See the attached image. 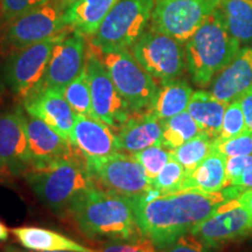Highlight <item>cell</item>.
Wrapping results in <instances>:
<instances>
[{
  "mask_svg": "<svg viewBox=\"0 0 252 252\" xmlns=\"http://www.w3.org/2000/svg\"><path fill=\"white\" fill-rule=\"evenodd\" d=\"M161 145L167 150H174L187 143L188 140L197 137L198 134L203 133L188 111H184L168 119H163L161 121Z\"/></svg>",
  "mask_w": 252,
  "mask_h": 252,
  "instance_id": "cell-27",
  "label": "cell"
},
{
  "mask_svg": "<svg viewBox=\"0 0 252 252\" xmlns=\"http://www.w3.org/2000/svg\"><path fill=\"white\" fill-rule=\"evenodd\" d=\"M0 157L12 176H24L33 166L23 109L0 112Z\"/></svg>",
  "mask_w": 252,
  "mask_h": 252,
  "instance_id": "cell-15",
  "label": "cell"
},
{
  "mask_svg": "<svg viewBox=\"0 0 252 252\" xmlns=\"http://www.w3.org/2000/svg\"><path fill=\"white\" fill-rule=\"evenodd\" d=\"M220 0H156L150 28L186 43Z\"/></svg>",
  "mask_w": 252,
  "mask_h": 252,
  "instance_id": "cell-11",
  "label": "cell"
},
{
  "mask_svg": "<svg viewBox=\"0 0 252 252\" xmlns=\"http://www.w3.org/2000/svg\"><path fill=\"white\" fill-rule=\"evenodd\" d=\"M2 252H76V251H33V250H27V249H20L13 245H8L2 249Z\"/></svg>",
  "mask_w": 252,
  "mask_h": 252,
  "instance_id": "cell-41",
  "label": "cell"
},
{
  "mask_svg": "<svg viewBox=\"0 0 252 252\" xmlns=\"http://www.w3.org/2000/svg\"><path fill=\"white\" fill-rule=\"evenodd\" d=\"M68 213L88 237L108 241L144 239L130 197L93 186L72 202Z\"/></svg>",
  "mask_w": 252,
  "mask_h": 252,
  "instance_id": "cell-2",
  "label": "cell"
},
{
  "mask_svg": "<svg viewBox=\"0 0 252 252\" xmlns=\"http://www.w3.org/2000/svg\"><path fill=\"white\" fill-rule=\"evenodd\" d=\"M228 200L223 190L206 193L194 189L151 200L131 198L141 236L158 251L190 232Z\"/></svg>",
  "mask_w": 252,
  "mask_h": 252,
  "instance_id": "cell-1",
  "label": "cell"
},
{
  "mask_svg": "<svg viewBox=\"0 0 252 252\" xmlns=\"http://www.w3.org/2000/svg\"><path fill=\"white\" fill-rule=\"evenodd\" d=\"M69 143L80 151L84 159L112 156L119 152L117 134L113 133L110 126L81 115L76 116Z\"/></svg>",
  "mask_w": 252,
  "mask_h": 252,
  "instance_id": "cell-17",
  "label": "cell"
},
{
  "mask_svg": "<svg viewBox=\"0 0 252 252\" xmlns=\"http://www.w3.org/2000/svg\"><path fill=\"white\" fill-rule=\"evenodd\" d=\"M239 49L241 43L230 34L220 7L214 9L186 42V63L191 80L198 87L210 86Z\"/></svg>",
  "mask_w": 252,
  "mask_h": 252,
  "instance_id": "cell-4",
  "label": "cell"
},
{
  "mask_svg": "<svg viewBox=\"0 0 252 252\" xmlns=\"http://www.w3.org/2000/svg\"><path fill=\"white\" fill-rule=\"evenodd\" d=\"M27 184L41 201L56 214H64L80 195L94 182L74 153L46 162H35L25 173Z\"/></svg>",
  "mask_w": 252,
  "mask_h": 252,
  "instance_id": "cell-3",
  "label": "cell"
},
{
  "mask_svg": "<svg viewBox=\"0 0 252 252\" xmlns=\"http://www.w3.org/2000/svg\"><path fill=\"white\" fill-rule=\"evenodd\" d=\"M20 245L33 251L98 252L82 245L67 236L39 226H20L11 230Z\"/></svg>",
  "mask_w": 252,
  "mask_h": 252,
  "instance_id": "cell-23",
  "label": "cell"
},
{
  "mask_svg": "<svg viewBox=\"0 0 252 252\" xmlns=\"http://www.w3.org/2000/svg\"><path fill=\"white\" fill-rule=\"evenodd\" d=\"M58 1L60 2V5H61L62 7L64 8V11H65V8L69 7V6H70L72 2L76 1V0H58Z\"/></svg>",
  "mask_w": 252,
  "mask_h": 252,
  "instance_id": "cell-44",
  "label": "cell"
},
{
  "mask_svg": "<svg viewBox=\"0 0 252 252\" xmlns=\"http://www.w3.org/2000/svg\"><path fill=\"white\" fill-rule=\"evenodd\" d=\"M9 237V230L4 223L0 222V242L7 241Z\"/></svg>",
  "mask_w": 252,
  "mask_h": 252,
  "instance_id": "cell-42",
  "label": "cell"
},
{
  "mask_svg": "<svg viewBox=\"0 0 252 252\" xmlns=\"http://www.w3.org/2000/svg\"><path fill=\"white\" fill-rule=\"evenodd\" d=\"M98 252H156V248L145 238L139 242L109 241Z\"/></svg>",
  "mask_w": 252,
  "mask_h": 252,
  "instance_id": "cell-36",
  "label": "cell"
},
{
  "mask_svg": "<svg viewBox=\"0 0 252 252\" xmlns=\"http://www.w3.org/2000/svg\"><path fill=\"white\" fill-rule=\"evenodd\" d=\"M252 168V154L251 156H236L229 157L226 159V176H228V186L232 184L238 176L244 172Z\"/></svg>",
  "mask_w": 252,
  "mask_h": 252,
  "instance_id": "cell-37",
  "label": "cell"
},
{
  "mask_svg": "<svg viewBox=\"0 0 252 252\" xmlns=\"http://www.w3.org/2000/svg\"><path fill=\"white\" fill-rule=\"evenodd\" d=\"M8 175H11V174H9L7 167H6L5 162L2 161L1 157H0V180H2V179H6Z\"/></svg>",
  "mask_w": 252,
  "mask_h": 252,
  "instance_id": "cell-43",
  "label": "cell"
},
{
  "mask_svg": "<svg viewBox=\"0 0 252 252\" xmlns=\"http://www.w3.org/2000/svg\"><path fill=\"white\" fill-rule=\"evenodd\" d=\"M214 149L226 158L236 156H251L252 154V133H245L231 139H216L214 140Z\"/></svg>",
  "mask_w": 252,
  "mask_h": 252,
  "instance_id": "cell-34",
  "label": "cell"
},
{
  "mask_svg": "<svg viewBox=\"0 0 252 252\" xmlns=\"http://www.w3.org/2000/svg\"><path fill=\"white\" fill-rule=\"evenodd\" d=\"M236 198H238L239 202H242L245 207H247V209L252 215V188L245 189V190L242 191Z\"/></svg>",
  "mask_w": 252,
  "mask_h": 252,
  "instance_id": "cell-40",
  "label": "cell"
},
{
  "mask_svg": "<svg viewBox=\"0 0 252 252\" xmlns=\"http://www.w3.org/2000/svg\"><path fill=\"white\" fill-rule=\"evenodd\" d=\"M226 27L241 45H252V0H220Z\"/></svg>",
  "mask_w": 252,
  "mask_h": 252,
  "instance_id": "cell-26",
  "label": "cell"
},
{
  "mask_svg": "<svg viewBox=\"0 0 252 252\" xmlns=\"http://www.w3.org/2000/svg\"><path fill=\"white\" fill-rule=\"evenodd\" d=\"M86 71L94 119L119 130L130 119L132 111L113 84L99 52L93 46L87 50Z\"/></svg>",
  "mask_w": 252,
  "mask_h": 252,
  "instance_id": "cell-12",
  "label": "cell"
},
{
  "mask_svg": "<svg viewBox=\"0 0 252 252\" xmlns=\"http://www.w3.org/2000/svg\"><path fill=\"white\" fill-rule=\"evenodd\" d=\"M193 93L191 87L185 80L175 78L160 82L147 113L159 121H163L187 111Z\"/></svg>",
  "mask_w": 252,
  "mask_h": 252,
  "instance_id": "cell-21",
  "label": "cell"
},
{
  "mask_svg": "<svg viewBox=\"0 0 252 252\" xmlns=\"http://www.w3.org/2000/svg\"><path fill=\"white\" fill-rule=\"evenodd\" d=\"M87 50L86 36L72 30L69 32L53 49L43 89L50 88L63 91L86 68Z\"/></svg>",
  "mask_w": 252,
  "mask_h": 252,
  "instance_id": "cell-14",
  "label": "cell"
},
{
  "mask_svg": "<svg viewBox=\"0 0 252 252\" xmlns=\"http://www.w3.org/2000/svg\"><path fill=\"white\" fill-rule=\"evenodd\" d=\"M68 28L64 20V8L58 0H50L39 8L33 9L5 25L1 35L4 52L26 48L34 43L58 35Z\"/></svg>",
  "mask_w": 252,
  "mask_h": 252,
  "instance_id": "cell-8",
  "label": "cell"
},
{
  "mask_svg": "<svg viewBox=\"0 0 252 252\" xmlns=\"http://www.w3.org/2000/svg\"><path fill=\"white\" fill-rule=\"evenodd\" d=\"M186 174L187 172L181 163H179L174 158L171 157L161 172L152 181V186L153 188L159 190L161 195L178 193V191H181Z\"/></svg>",
  "mask_w": 252,
  "mask_h": 252,
  "instance_id": "cell-30",
  "label": "cell"
},
{
  "mask_svg": "<svg viewBox=\"0 0 252 252\" xmlns=\"http://www.w3.org/2000/svg\"><path fill=\"white\" fill-rule=\"evenodd\" d=\"M24 124L34 163L46 162L71 153V145L41 119L24 111Z\"/></svg>",
  "mask_w": 252,
  "mask_h": 252,
  "instance_id": "cell-19",
  "label": "cell"
},
{
  "mask_svg": "<svg viewBox=\"0 0 252 252\" xmlns=\"http://www.w3.org/2000/svg\"><path fill=\"white\" fill-rule=\"evenodd\" d=\"M132 156L144 167V171L151 182L161 172V169L171 158L169 151L165 149L162 145H153V146L147 147V149L132 154Z\"/></svg>",
  "mask_w": 252,
  "mask_h": 252,
  "instance_id": "cell-31",
  "label": "cell"
},
{
  "mask_svg": "<svg viewBox=\"0 0 252 252\" xmlns=\"http://www.w3.org/2000/svg\"><path fill=\"white\" fill-rule=\"evenodd\" d=\"M156 0H118L110 9L90 46L99 53L128 49L151 23Z\"/></svg>",
  "mask_w": 252,
  "mask_h": 252,
  "instance_id": "cell-5",
  "label": "cell"
},
{
  "mask_svg": "<svg viewBox=\"0 0 252 252\" xmlns=\"http://www.w3.org/2000/svg\"><path fill=\"white\" fill-rule=\"evenodd\" d=\"M159 252H213L212 248H209L203 242H201L196 236L191 232L182 235L176 241L169 244L165 249H161Z\"/></svg>",
  "mask_w": 252,
  "mask_h": 252,
  "instance_id": "cell-35",
  "label": "cell"
},
{
  "mask_svg": "<svg viewBox=\"0 0 252 252\" xmlns=\"http://www.w3.org/2000/svg\"><path fill=\"white\" fill-rule=\"evenodd\" d=\"M118 0H76L65 8V24L72 31L82 35H94L100 24L105 19Z\"/></svg>",
  "mask_w": 252,
  "mask_h": 252,
  "instance_id": "cell-22",
  "label": "cell"
},
{
  "mask_svg": "<svg viewBox=\"0 0 252 252\" xmlns=\"http://www.w3.org/2000/svg\"><path fill=\"white\" fill-rule=\"evenodd\" d=\"M242 110H243L245 123H247V131L252 133V87L239 97Z\"/></svg>",
  "mask_w": 252,
  "mask_h": 252,
  "instance_id": "cell-38",
  "label": "cell"
},
{
  "mask_svg": "<svg viewBox=\"0 0 252 252\" xmlns=\"http://www.w3.org/2000/svg\"><path fill=\"white\" fill-rule=\"evenodd\" d=\"M118 93L132 112L149 109L157 93L158 84L134 59L128 49L99 53Z\"/></svg>",
  "mask_w": 252,
  "mask_h": 252,
  "instance_id": "cell-7",
  "label": "cell"
},
{
  "mask_svg": "<svg viewBox=\"0 0 252 252\" xmlns=\"http://www.w3.org/2000/svg\"><path fill=\"white\" fill-rule=\"evenodd\" d=\"M86 163L93 180H97L106 190L127 197H137L153 188L144 167L133 156L116 153L100 158H87Z\"/></svg>",
  "mask_w": 252,
  "mask_h": 252,
  "instance_id": "cell-10",
  "label": "cell"
},
{
  "mask_svg": "<svg viewBox=\"0 0 252 252\" xmlns=\"http://www.w3.org/2000/svg\"><path fill=\"white\" fill-rule=\"evenodd\" d=\"M190 232L209 248H220L252 234V215L238 198H230Z\"/></svg>",
  "mask_w": 252,
  "mask_h": 252,
  "instance_id": "cell-13",
  "label": "cell"
},
{
  "mask_svg": "<svg viewBox=\"0 0 252 252\" xmlns=\"http://www.w3.org/2000/svg\"><path fill=\"white\" fill-rule=\"evenodd\" d=\"M70 30L68 27L58 35L9 53L5 63L4 78L9 90L18 98L24 100L43 89L53 49Z\"/></svg>",
  "mask_w": 252,
  "mask_h": 252,
  "instance_id": "cell-6",
  "label": "cell"
},
{
  "mask_svg": "<svg viewBox=\"0 0 252 252\" xmlns=\"http://www.w3.org/2000/svg\"><path fill=\"white\" fill-rule=\"evenodd\" d=\"M161 121L150 113L130 117L118 130L117 144L119 152L134 154L153 145H161Z\"/></svg>",
  "mask_w": 252,
  "mask_h": 252,
  "instance_id": "cell-20",
  "label": "cell"
},
{
  "mask_svg": "<svg viewBox=\"0 0 252 252\" xmlns=\"http://www.w3.org/2000/svg\"><path fill=\"white\" fill-rule=\"evenodd\" d=\"M247 131V123H245L244 113L239 99H235L228 104L223 117L222 128L217 139H231L238 135L245 133Z\"/></svg>",
  "mask_w": 252,
  "mask_h": 252,
  "instance_id": "cell-32",
  "label": "cell"
},
{
  "mask_svg": "<svg viewBox=\"0 0 252 252\" xmlns=\"http://www.w3.org/2000/svg\"><path fill=\"white\" fill-rule=\"evenodd\" d=\"M228 104L217 99L210 91L196 90L193 93L187 111L203 133L216 139L222 128L223 117Z\"/></svg>",
  "mask_w": 252,
  "mask_h": 252,
  "instance_id": "cell-25",
  "label": "cell"
},
{
  "mask_svg": "<svg viewBox=\"0 0 252 252\" xmlns=\"http://www.w3.org/2000/svg\"><path fill=\"white\" fill-rule=\"evenodd\" d=\"M62 93L76 115L94 118L89 80H88L86 68L71 83H69L63 89Z\"/></svg>",
  "mask_w": 252,
  "mask_h": 252,
  "instance_id": "cell-29",
  "label": "cell"
},
{
  "mask_svg": "<svg viewBox=\"0 0 252 252\" xmlns=\"http://www.w3.org/2000/svg\"><path fill=\"white\" fill-rule=\"evenodd\" d=\"M252 87V46L239 49L231 62L214 77L210 93L222 102L238 99Z\"/></svg>",
  "mask_w": 252,
  "mask_h": 252,
  "instance_id": "cell-18",
  "label": "cell"
},
{
  "mask_svg": "<svg viewBox=\"0 0 252 252\" xmlns=\"http://www.w3.org/2000/svg\"><path fill=\"white\" fill-rule=\"evenodd\" d=\"M214 140L215 139L210 138L206 133H201L181 146L168 151L171 157L174 158L179 163H181L186 172L189 173L194 171L204 159L215 152Z\"/></svg>",
  "mask_w": 252,
  "mask_h": 252,
  "instance_id": "cell-28",
  "label": "cell"
},
{
  "mask_svg": "<svg viewBox=\"0 0 252 252\" xmlns=\"http://www.w3.org/2000/svg\"><path fill=\"white\" fill-rule=\"evenodd\" d=\"M184 43L154 30L145 31L131 53L150 75L160 82L179 78L187 68Z\"/></svg>",
  "mask_w": 252,
  "mask_h": 252,
  "instance_id": "cell-9",
  "label": "cell"
},
{
  "mask_svg": "<svg viewBox=\"0 0 252 252\" xmlns=\"http://www.w3.org/2000/svg\"><path fill=\"white\" fill-rule=\"evenodd\" d=\"M230 186H241V187H244L247 189L252 188V168L244 172L241 176H238L236 180L232 181V184Z\"/></svg>",
  "mask_w": 252,
  "mask_h": 252,
  "instance_id": "cell-39",
  "label": "cell"
},
{
  "mask_svg": "<svg viewBox=\"0 0 252 252\" xmlns=\"http://www.w3.org/2000/svg\"><path fill=\"white\" fill-rule=\"evenodd\" d=\"M49 1L50 0H0V21L5 26L14 19Z\"/></svg>",
  "mask_w": 252,
  "mask_h": 252,
  "instance_id": "cell-33",
  "label": "cell"
},
{
  "mask_svg": "<svg viewBox=\"0 0 252 252\" xmlns=\"http://www.w3.org/2000/svg\"><path fill=\"white\" fill-rule=\"evenodd\" d=\"M226 158L219 152L210 154L194 171L186 174L182 190H201L206 193L222 191L228 187Z\"/></svg>",
  "mask_w": 252,
  "mask_h": 252,
  "instance_id": "cell-24",
  "label": "cell"
},
{
  "mask_svg": "<svg viewBox=\"0 0 252 252\" xmlns=\"http://www.w3.org/2000/svg\"><path fill=\"white\" fill-rule=\"evenodd\" d=\"M23 106L28 115L47 123L69 141L77 115L63 96L62 91L45 88L24 99Z\"/></svg>",
  "mask_w": 252,
  "mask_h": 252,
  "instance_id": "cell-16",
  "label": "cell"
}]
</instances>
